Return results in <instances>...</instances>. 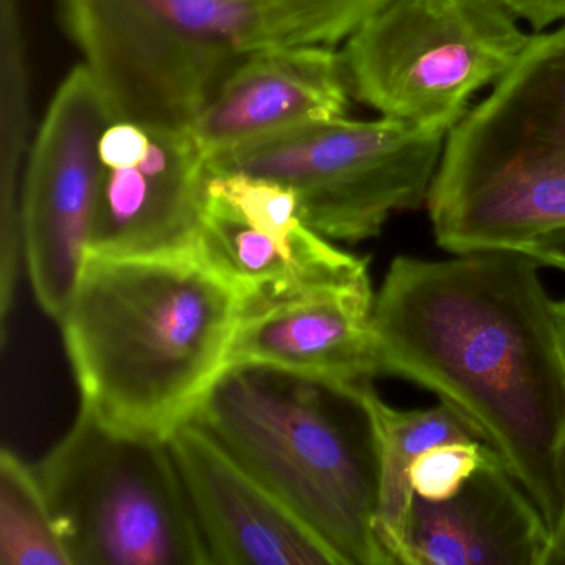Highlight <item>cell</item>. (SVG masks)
Here are the masks:
<instances>
[{"label":"cell","mask_w":565,"mask_h":565,"mask_svg":"<svg viewBox=\"0 0 565 565\" xmlns=\"http://www.w3.org/2000/svg\"><path fill=\"white\" fill-rule=\"evenodd\" d=\"M390 264L372 310L379 375L459 413L548 527L565 492V356L539 264L518 250Z\"/></svg>","instance_id":"6da1fadb"},{"label":"cell","mask_w":565,"mask_h":565,"mask_svg":"<svg viewBox=\"0 0 565 565\" xmlns=\"http://www.w3.org/2000/svg\"><path fill=\"white\" fill-rule=\"evenodd\" d=\"M244 313L198 249L85 257L61 323L82 406L108 428L168 441L227 369Z\"/></svg>","instance_id":"7a4b0ae2"},{"label":"cell","mask_w":565,"mask_h":565,"mask_svg":"<svg viewBox=\"0 0 565 565\" xmlns=\"http://www.w3.org/2000/svg\"><path fill=\"white\" fill-rule=\"evenodd\" d=\"M370 385L227 366L191 422L292 509L342 565H392L376 535L380 456Z\"/></svg>","instance_id":"3957f363"},{"label":"cell","mask_w":565,"mask_h":565,"mask_svg":"<svg viewBox=\"0 0 565 565\" xmlns=\"http://www.w3.org/2000/svg\"><path fill=\"white\" fill-rule=\"evenodd\" d=\"M426 207L449 254L519 253L565 227V25L529 38L448 131Z\"/></svg>","instance_id":"277c9868"},{"label":"cell","mask_w":565,"mask_h":565,"mask_svg":"<svg viewBox=\"0 0 565 565\" xmlns=\"http://www.w3.org/2000/svg\"><path fill=\"white\" fill-rule=\"evenodd\" d=\"M117 120L190 130L224 82L276 32L254 0H61Z\"/></svg>","instance_id":"5b68a950"},{"label":"cell","mask_w":565,"mask_h":565,"mask_svg":"<svg viewBox=\"0 0 565 565\" xmlns=\"http://www.w3.org/2000/svg\"><path fill=\"white\" fill-rule=\"evenodd\" d=\"M34 468L72 565H211L168 441L115 431L82 406Z\"/></svg>","instance_id":"8992f818"},{"label":"cell","mask_w":565,"mask_h":565,"mask_svg":"<svg viewBox=\"0 0 565 565\" xmlns=\"http://www.w3.org/2000/svg\"><path fill=\"white\" fill-rule=\"evenodd\" d=\"M446 135L388 117L332 118L216 151L206 170L276 181L296 194L310 230L360 243L392 214L426 206Z\"/></svg>","instance_id":"52a82bcc"},{"label":"cell","mask_w":565,"mask_h":565,"mask_svg":"<svg viewBox=\"0 0 565 565\" xmlns=\"http://www.w3.org/2000/svg\"><path fill=\"white\" fill-rule=\"evenodd\" d=\"M527 41L499 0H386L340 57L353 98L383 117L448 134Z\"/></svg>","instance_id":"ba28073f"},{"label":"cell","mask_w":565,"mask_h":565,"mask_svg":"<svg viewBox=\"0 0 565 565\" xmlns=\"http://www.w3.org/2000/svg\"><path fill=\"white\" fill-rule=\"evenodd\" d=\"M114 110L87 65L55 92L29 157L21 200L22 253L39 306L61 319L90 249L100 140Z\"/></svg>","instance_id":"9c48e42d"},{"label":"cell","mask_w":565,"mask_h":565,"mask_svg":"<svg viewBox=\"0 0 565 565\" xmlns=\"http://www.w3.org/2000/svg\"><path fill=\"white\" fill-rule=\"evenodd\" d=\"M206 154L190 130L115 118L100 140L90 253L153 256L196 249Z\"/></svg>","instance_id":"30bf717a"},{"label":"cell","mask_w":565,"mask_h":565,"mask_svg":"<svg viewBox=\"0 0 565 565\" xmlns=\"http://www.w3.org/2000/svg\"><path fill=\"white\" fill-rule=\"evenodd\" d=\"M210 564L342 565L335 552L194 422L168 439Z\"/></svg>","instance_id":"8fae6325"},{"label":"cell","mask_w":565,"mask_h":565,"mask_svg":"<svg viewBox=\"0 0 565 565\" xmlns=\"http://www.w3.org/2000/svg\"><path fill=\"white\" fill-rule=\"evenodd\" d=\"M370 279L313 290L246 310L231 343L227 366L263 365L342 386L379 375Z\"/></svg>","instance_id":"7c38bea8"},{"label":"cell","mask_w":565,"mask_h":565,"mask_svg":"<svg viewBox=\"0 0 565 565\" xmlns=\"http://www.w3.org/2000/svg\"><path fill=\"white\" fill-rule=\"evenodd\" d=\"M342 57L327 45H277L250 55L191 125L206 158L313 121L345 117Z\"/></svg>","instance_id":"4fadbf2b"},{"label":"cell","mask_w":565,"mask_h":565,"mask_svg":"<svg viewBox=\"0 0 565 565\" xmlns=\"http://www.w3.org/2000/svg\"><path fill=\"white\" fill-rule=\"evenodd\" d=\"M551 527L498 452L445 501L415 498L403 565H545Z\"/></svg>","instance_id":"5bb4252c"},{"label":"cell","mask_w":565,"mask_h":565,"mask_svg":"<svg viewBox=\"0 0 565 565\" xmlns=\"http://www.w3.org/2000/svg\"><path fill=\"white\" fill-rule=\"evenodd\" d=\"M196 249L236 287L244 312L370 279L369 260L339 249L309 226L290 233L254 226L206 196Z\"/></svg>","instance_id":"9a60e30c"},{"label":"cell","mask_w":565,"mask_h":565,"mask_svg":"<svg viewBox=\"0 0 565 565\" xmlns=\"http://www.w3.org/2000/svg\"><path fill=\"white\" fill-rule=\"evenodd\" d=\"M379 441L380 482L376 535L392 565H403L415 492L412 468L423 451L441 443L478 438L456 409L446 403L425 409H395L365 392Z\"/></svg>","instance_id":"2e32d148"},{"label":"cell","mask_w":565,"mask_h":565,"mask_svg":"<svg viewBox=\"0 0 565 565\" xmlns=\"http://www.w3.org/2000/svg\"><path fill=\"white\" fill-rule=\"evenodd\" d=\"M0 565H72L34 466L0 452Z\"/></svg>","instance_id":"e0dca14e"},{"label":"cell","mask_w":565,"mask_h":565,"mask_svg":"<svg viewBox=\"0 0 565 565\" xmlns=\"http://www.w3.org/2000/svg\"><path fill=\"white\" fill-rule=\"evenodd\" d=\"M266 12L280 45L347 41L386 0H254Z\"/></svg>","instance_id":"ac0fdd59"},{"label":"cell","mask_w":565,"mask_h":565,"mask_svg":"<svg viewBox=\"0 0 565 565\" xmlns=\"http://www.w3.org/2000/svg\"><path fill=\"white\" fill-rule=\"evenodd\" d=\"M494 449L479 438L456 439L426 449L413 462L415 498L445 501L455 495L488 461Z\"/></svg>","instance_id":"d6986e66"},{"label":"cell","mask_w":565,"mask_h":565,"mask_svg":"<svg viewBox=\"0 0 565 565\" xmlns=\"http://www.w3.org/2000/svg\"><path fill=\"white\" fill-rule=\"evenodd\" d=\"M514 18L524 19L535 31L565 19V0H499Z\"/></svg>","instance_id":"ffe728a7"},{"label":"cell","mask_w":565,"mask_h":565,"mask_svg":"<svg viewBox=\"0 0 565 565\" xmlns=\"http://www.w3.org/2000/svg\"><path fill=\"white\" fill-rule=\"evenodd\" d=\"M519 253L531 257L539 266L565 270V227L535 237Z\"/></svg>","instance_id":"44dd1931"},{"label":"cell","mask_w":565,"mask_h":565,"mask_svg":"<svg viewBox=\"0 0 565 565\" xmlns=\"http://www.w3.org/2000/svg\"><path fill=\"white\" fill-rule=\"evenodd\" d=\"M545 565H565V492L561 518L552 529L551 547H548L547 564Z\"/></svg>","instance_id":"7402d4cb"},{"label":"cell","mask_w":565,"mask_h":565,"mask_svg":"<svg viewBox=\"0 0 565 565\" xmlns=\"http://www.w3.org/2000/svg\"><path fill=\"white\" fill-rule=\"evenodd\" d=\"M555 326H557L558 340L565 356V300L554 302Z\"/></svg>","instance_id":"603a6c76"}]
</instances>
